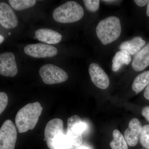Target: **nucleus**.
Segmentation results:
<instances>
[{
	"instance_id": "6e6552de",
	"label": "nucleus",
	"mask_w": 149,
	"mask_h": 149,
	"mask_svg": "<svg viewBox=\"0 0 149 149\" xmlns=\"http://www.w3.org/2000/svg\"><path fill=\"white\" fill-rule=\"evenodd\" d=\"M24 50L27 55L36 58L52 57L58 53L57 49L53 46L40 43L28 45Z\"/></svg>"
},
{
	"instance_id": "f03ea898",
	"label": "nucleus",
	"mask_w": 149,
	"mask_h": 149,
	"mask_svg": "<svg viewBox=\"0 0 149 149\" xmlns=\"http://www.w3.org/2000/svg\"><path fill=\"white\" fill-rule=\"evenodd\" d=\"M43 107L38 102L27 104L19 109L15 118V125L19 133L33 130L37 125Z\"/></svg>"
},
{
	"instance_id": "39448f33",
	"label": "nucleus",
	"mask_w": 149,
	"mask_h": 149,
	"mask_svg": "<svg viewBox=\"0 0 149 149\" xmlns=\"http://www.w3.org/2000/svg\"><path fill=\"white\" fill-rule=\"evenodd\" d=\"M39 74L43 82L48 85L63 83L67 80L68 74L60 68L53 64H46L40 68Z\"/></svg>"
},
{
	"instance_id": "393cba45",
	"label": "nucleus",
	"mask_w": 149,
	"mask_h": 149,
	"mask_svg": "<svg viewBox=\"0 0 149 149\" xmlns=\"http://www.w3.org/2000/svg\"><path fill=\"white\" fill-rule=\"evenodd\" d=\"M144 96L145 98L149 100V84L146 88L144 93Z\"/></svg>"
},
{
	"instance_id": "b1692460",
	"label": "nucleus",
	"mask_w": 149,
	"mask_h": 149,
	"mask_svg": "<svg viewBox=\"0 0 149 149\" xmlns=\"http://www.w3.org/2000/svg\"><path fill=\"white\" fill-rule=\"evenodd\" d=\"M134 1L139 6L143 7L144 6L146 5L148 1V0H135Z\"/></svg>"
},
{
	"instance_id": "1a4fd4ad",
	"label": "nucleus",
	"mask_w": 149,
	"mask_h": 149,
	"mask_svg": "<svg viewBox=\"0 0 149 149\" xmlns=\"http://www.w3.org/2000/svg\"><path fill=\"white\" fill-rule=\"evenodd\" d=\"M18 72L15 56L12 52L0 55V74L6 77H13Z\"/></svg>"
},
{
	"instance_id": "dca6fc26",
	"label": "nucleus",
	"mask_w": 149,
	"mask_h": 149,
	"mask_svg": "<svg viewBox=\"0 0 149 149\" xmlns=\"http://www.w3.org/2000/svg\"><path fill=\"white\" fill-rule=\"evenodd\" d=\"M131 56L126 51L120 50L115 55L112 60V70L117 72L124 65H128L131 61Z\"/></svg>"
},
{
	"instance_id": "6ab92c4d",
	"label": "nucleus",
	"mask_w": 149,
	"mask_h": 149,
	"mask_svg": "<svg viewBox=\"0 0 149 149\" xmlns=\"http://www.w3.org/2000/svg\"><path fill=\"white\" fill-rule=\"evenodd\" d=\"M10 4L16 10H21L33 6L35 4V0H9Z\"/></svg>"
},
{
	"instance_id": "ddd939ff",
	"label": "nucleus",
	"mask_w": 149,
	"mask_h": 149,
	"mask_svg": "<svg viewBox=\"0 0 149 149\" xmlns=\"http://www.w3.org/2000/svg\"><path fill=\"white\" fill-rule=\"evenodd\" d=\"M35 39L49 44L55 45L61 41L62 35L59 32L49 29H40L35 32Z\"/></svg>"
},
{
	"instance_id": "0eeeda50",
	"label": "nucleus",
	"mask_w": 149,
	"mask_h": 149,
	"mask_svg": "<svg viewBox=\"0 0 149 149\" xmlns=\"http://www.w3.org/2000/svg\"><path fill=\"white\" fill-rule=\"evenodd\" d=\"M17 139L15 125L12 120H6L0 129V149H14Z\"/></svg>"
},
{
	"instance_id": "aec40b11",
	"label": "nucleus",
	"mask_w": 149,
	"mask_h": 149,
	"mask_svg": "<svg viewBox=\"0 0 149 149\" xmlns=\"http://www.w3.org/2000/svg\"><path fill=\"white\" fill-rule=\"evenodd\" d=\"M139 140L142 146L146 149H149V124L142 127Z\"/></svg>"
},
{
	"instance_id": "9b49d317",
	"label": "nucleus",
	"mask_w": 149,
	"mask_h": 149,
	"mask_svg": "<svg viewBox=\"0 0 149 149\" xmlns=\"http://www.w3.org/2000/svg\"><path fill=\"white\" fill-rule=\"evenodd\" d=\"M17 17L11 8L4 2L0 3V24L6 29L15 28L18 24Z\"/></svg>"
},
{
	"instance_id": "7ed1b4c3",
	"label": "nucleus",
	"mask_w": 149,
	"mask_h": 149,
	"mask_svg": "<svg viewBox=\"0 0 149 149\" xmlns=\"http://www.w3.org/2000/svg\"><path fill=\"white\" fill-rule=\"evenodd\" d=\"M97 37L102 44L107 45L117 40L121 32L120 19L110 16L99 22L96 29Z\"/></svg>"
},
{
	"instance_id": "412c9836",
	"label": "nucleus",
	"mask_w": 149,
	"mask_h": 149,
	"mask_svg": "<svg viewBox=\"0 0 149 149\" xmlns=\"http://www.w3.org/2000/svg\"><path fill=\"white\" fill-rule=\"evenodd\" d=\"M86 9L91 12H95L98 10L100 1L98 0H84L83 1Z\"/></svg>"
},
{
	"instance_id": "4468645a",
	"label": "nucleus",
	"mask_w": 149,
	"mask_h": 149,
	"mask_svg": "<svg viewBox=\"0 0 149 149\" xmlns=\"http://www.w3.org/2000/svg\"><path fill=\"white\" fill-rule=\"evenodd\" d=\"M132 65L137 72L142 71L149 66V43L135 55Z\"/></svg>"
},
{
	"instance_id": "f8f14e48",
	"label": "nucleus",
	"mask_w": 149,
	"mask_h": 149,
	"mask_svg": "<svg viewBox=\"0 0 149 149\" xmlns=\"http://www.w3.org/2000/svg\"><path fill=\"white\" fill-rule=\"evenodd\" d=\"M142 129V125L139 119L133 118L130 120L128 128L124 132V138L128 146L134 147L138 144Z\"/></svg>"
},
{
	"instance_id": "bb28decb",
	"label": "nucleus",
	"mask_w": 149,
	"mask_h": 149,
	"mask_svg": "<svg viewBox=\"0 0 149 149\" xmlns=\"http://www.w3.org/2000/svg\"><path fill=\"white\" fill-rule=\"evenodd\" d=\"M4 41V37L2 35H0V44H2Z\"/></svg>"
},
{
	"instance_id": "c756f323",
	"label": "nucleus",
	"mask_w": 149,
	"mask_h": 149,
	"mask_svg": "<svg viewBox=\"0 0 149 149\" xmlns=\"http://www.w3.org/2000/svg\"><path fill=\"white\" fill-rule=\"evenodd\" d=\"M8 35H11V33L10 32H9V33H8Z\"/></svg>"
},
{
	"instance_id": "4be33fe9",
	"label": "nucleus",
	"mask_w": 149,
	"mask_h": 149,
	"mask_svg": "<svg viewBox=\"0 0 149 149\" xmlns=\"http://www.w3.org/2000/svg\"><path fill=\"white\" fill-rule=\"evenodd\" d=\"M8 103V97L6 93L1 92L0 93V113L4 111Z\"/></svg>"
},
{
	"instance_id": "cd10ccee",
	"label": "nucleus",
	"mask_w": 149,
	"mask_h": 149,
	"mask_svg": "<svg viewBox=\"0 0 149 149\" xmlns=\"http://www.w3.org/2000/svg\"><path fill=\"white\" fill-rule=\"evenodd\" d=\"M77 149H90L89 148H87L86 147H79Z\"/></svg>"
},
{
	"instance_id": "423d86ee",
	"label": "nucleus",
	"mask_w": 149,
	"mask_h": 149,
	"mask_svg": "<svg viewBox=\"0 0 149 149\" xmlns=\"http://www.w3.org/2000/svg\"><path fill=\"white\" fill-rule=\"evenodd\" d=\"M87 125L81 118L76 115L69 118L67 120L66 135L72 142L73 146L80 147L83 142L81 134L86 129Z\"/></svg>"
},
{
	"instance_id": "a211bd4d",
	"label": "nucleus",
	"mask_w": 149,
	"mask_h": 149,
	"mask_svg": "<svg viewBox=\"0 0 149 149\" xmlns=\"http://www.w3.org/2000/svg\"><path fill=\"white\" fill-rule=\"evenodd\" d=\"M113 139L110 143L112 149H128V144L124 136L119 130L115 129L112 133Z\"/></svg>"
},
{
	"instance_id": "a878e982",
	"label": "nucleus",
	"mask_w": 149,
	"mask_h": 149,
	"mask_svg": "<svg viewBox=\"0 0 149 149\" xmlns=\"http://www.w3.org/2000/svg\"><path fill=\"white\" fill-rule=\"evenodd\" d=\"M146 14L149 17V1L147 4Z\"/></svg>"
},
{
	"instance_id": "9d476101",
	"label": "nucleus",
	"mask_w": 149,
	"mask_h": 149,
	"mask_svg": "<svg viewBox=\"0 0 149 149\" xmlns=\"http://www.w3.org/2000/svg\"><path fill=\"white\" fill-rule=\"evenodd\" d=\"M89 72L92 82L97 88L102 90L108 88L109 78L107 74L98 64L91 63L89 66Z\"/></svg>"
},
{
	"instance_id": "f3484780",
	"label": "nucleus",
	"mask_w": 149,
	"mask_h": 149,
	"mask_svg": "<svg viewBox=\"0 0 149 149\" xmlns=\"http://www.w3.org/2000/svg\"><path fill=\"white\" fill-rule=\"evenodd\" d=\"M149 84V70L139 74L134 79L132 88L136 94H138L145 89Z\"/></svg>"
},
{
	"instance_id": "c85d7f7f",
	"label": "nucleus",
	"mask_w": 149,
	"mask_h": 149,
	"mask_svg": "<svg viewBox=\"0 0 149 149\" xmlns=\"http://www.w3.org/2000/svg\"><path fill=\"white\" fill-rule=\"evenodd\" d=\"M103 1L107 3H111L113 2L116 1Z\"/></svg>"
},
{
	"instance_id": "f257e3e1",
	"label": "nucleus",
	"mask_w": 149,
	"mask_h": 149,
	"mask_svg": "<svg viewBox=\"0 0 149 149\" xmlns=\"http://www.w3.org/2000/svg\"><path fill=\"white\" fill-rule=\"evenodd\" d=\"M44 141L50 149H69L73 146L65 132L63 121L58 118L50 120L46 125Z\"/></svg>"
},
{
	"instance_id": "2eb2a0df",
	"label": "nucleus",
	"mask_w": 149,
	"mask_h": 149,
	"mask_svg": "<svg viewBox=\"0 0 149 149\" xmlns=\"http://www.w3.org/2000/svg\"><path fill=\"white\" fill-rule=\"evenodd\" d=\"M145 45L146 41L142 37L138 36L121 43L119 49L120 50L128 52L130 55H134L138 53Z\"/></svg>"
},
{
	"instance_id": "20e7f679",
	"label": "nucleus",
	"mask_w": 149,
	"mask_h": 149,
	"mask_svg": "<svg viewBox=\"0 0 149 149\" xmlns=\"http://www.w3.org/2000/svg\"><path fill=\"white\" fill-rule=\"evenodd\" d=\"M84 14V10L81 5L74 1H69L56 8L52 15L57 22L70 23L79 21Z\"/></svg>"
},
{
	"instance_id": "5701e85b",
	"label": "nucleus",
	"mask_w": 149,
	"mask_h": 149,
	"mask_svg": "<svg viewBox=\"0 0 149 149\" xmlns=\"http://www.w3.org/2000/svg\"><path fill=\"white\" fill-rule=\"evenodd\" d=\"M142 114L149 122V106H146L143 108L142 111Z\"/></svg>"
}]
</instances>
